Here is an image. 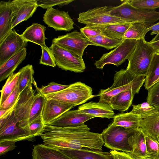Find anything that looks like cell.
<instances>
[{"mask_svg": "<svg viewBox=\"0 0 159 159\" xmlns=\"http://www.w3.org/2000/svg\"><path fill=\"white\" fill-rule=\"evenodd\" d=\"M87 125L61 127L45 125L40 136L43 144L58 149L86 148L102 151L104 142L101 134L91 132Z\"/></svg>", "mask_w": 159, "mask_h": 159, "instance_id": "1", "label": "cell"}, {"mask_svg": "<svg viewBox=\"0 0 159 159\" xmlns=\"http://www.w3.org/2000/svg\"><path fill=\"white\" fill-rule=\"evenodd\" d=\"M145 80V76L137 77L126 69H121L115 74L111 86L101 89L95 96L99 97V102L108 104L112 97L120 93L133 90L138 93Z\"/></svg>", "mask_w": 159, "mask_h": 159, "instance_id": "2", "label": "cell"}, {"mask_svg": "<svg viewBox=\"0 0 159 159\" xmlns=\"http://www.w3.org/2000/svg\"><path fill=\"white\" fill-rule=\"evenodd\" d=\"M14 107L0 118V142L33 141L34 138L30 134L29 125L20 122L15 116Z\"/></svg>", "mask_w": 159, "mask_h": 159, "instance_id": "3", "label": "cell"}, {"mask_svg": "<svg viewBox=\"0 0 159 159\" xmlns=\"http://www.w3.org/2000/svg\"><path fill=\"white\" fill-rule=\"evenodd\" d=\"M119 5L112 7L110 14L126 23L143 22L149 27L159 20V12L155 10L144 9L132 6L129 0L121 1Z\"/></svg>", "mask_w": 159, "mask_h": 159, "instance_id": "4", "label": "cell"}, {"mask_svg": "<svg viewBox=\"0 0 159 159\" xmlns=\"http://www.w3.org/2000/svg\"><path fill=\"white\" fill-rule=\"evenodd\" d=\"M155 53L154 48L144 38L137 40L134 49L128 60L126 70L136 76L145 77Z\"/></svg>", "mask_w": 159, "mask_h": 159, "instance_id": "5", "label": "cell"}, {"mask_svg": "<svg viewBox=\"0 0 159 159\" xmlns=\"http://www.w3.org/2000/svg\"><path fill=\"white\" fill-rule=\"evenodd\" d=\"M138 129L126 128L111 123L101 133L104 145L111 150L131 153L132 149L129 139Z\"/></svg>", "mask_w": 159, "mask_h": 159, "instance_id": "6", "label": "cell"}, {"mask_svg": "<svg viewBox=\"0 0 159 159\" xmlns=\"http://www.w3.org/2000/svg\"><path fill=\"white\" fill-rule=\"evenodd\" d=\"M92 93L91 87L80 82H77L60 91L44 96L47 98L54 99L62 102L73 104L75 106L84 103L95 97Z\"/></svg>", "mask_w": 159, "mask_h": 159, "instance_id": "7", "label": "cell"}, {"mask_svg": "<svg viewBox=\"0 0 159 159\" xmlns=\"http://www.w3.org/2000/svg\"><path fill=\"white\" fill-rule=\"evenodd\" d=\"M49 48L58 67L75 73L82 72L85 70L86 66L82 57L55 43H52Z\"/></svg>", "mask_w": 159, "mask_h": 159, "instance_id": "8", "label": "cell"}, {"mask_svg": "<svg viewBox=\"0 0 159 159\" xmlns=\"http://www.w3.org/2000/svg\"><path fill=\"white\" fill-rule=\"evenodd\" d=\"M137 42L135 39H124L114 49L102 55L94 64L96 67L102 69L107 64L118 66L128 60L134 51Z\"/></svg>", "mask_w": 159, "mask_h": 159, "instance_id": "9", "label": "cell"}, {"mask_svg": "<svg viewBox=\"0 0 159 159\" xmlns=\"http://www.w3.org/2000/svg\"><path fill=\"white\" fill-rule=\"evenodd\" d=\"M111 6L98 7L80 12L78 21L86 25L98 26L113 23H126L110 14Z\"/></svg>", "mask_w": 159, "mask_h": 159, "instance_id": "10", "label": "cell"}, {"mask_svg": "<svg viewBox=\"0 0 159 159\" xmlns=\"http://www.w3.org/2000/svg\"><path fill=\"white\" fill-rule=\"evenodd\" d=\"M52 42L81 57H82L84 50L88 45H93L80 32L76 30L55 38Z\"/></svg>", "mask_w": 159, "mask_h": 159, "instance_id": "11", "label": "cell"}, {"mask_svg": "<svg viewBox=\"0 0 159 159\" xmlns=\"http://www.w3.org/2000/svg\"><path fill=\"white\" fill-rule=\"evenodd\" d=\"M28 42L12 29L0 43V66L20 50L26 48Z\"/></svg>", "mask_w": 159, "mask_h": 159, "instance_id": "12", "label": "cell"}, {"mask_svg": "<svg viewBox=\"0 0 159 159\" xmlns=\"http://www.w3.org/2000/svg\"><path fill=\"white\" fill-rule=\"evenodd\" d=\"M43 21L56 31H70L74 28V22L68 11L52 7L47 9L43 16Z\"/></svg>", "mask_w": 159, "mask_h": 159, "instance_id": "13", "label": "cell"}, {"mask_svg": "<svg viewBox=\"0 0 159 159\" xmlns=\"http://www.w3.org/2000/svg\"><path fill=\"white\" fill-rule=\"evenodd\" d=\"M35 92L32 84L27 86L20 94L14 107L15 116L19 121L26 125H29V114Z\"/></svg>", "mask_w": 159, "mask_h": 159, "instance_id": "14", "label": "cell"}, {"mask_svg": "<svg viewBox=\"0 0 159 159\" xmlns=\"http://www.w3.org/2000/svg\"><path fill=\"white\" fill-rule=\"evenodd\" d=\"M12 8L11 29L32 17L39 7L36 0L11 1Z\"/></svg>", "mask_w": 159, "mask_h": 159, "instance_id": "15", "label": "cell"}, {"mask_svg": "<svg viewBox=\"0 0 159 159\" xmlns=\"http://www.w3.org/2000/svg\"><path fill=\"white\" fill-rule=\"evenodd\" d=\"M75 106L73 104L62 102L52 98H47L41 116L44 124L45 125L49 124Z\"/></svg>", "mask_w": 159, "mask_h": 159, "instance_id": "16", "label": "cell"}, {"mask_svg": "<svg viewBox=\"0 0 159 159\" xmlns=\"http://www.w3.org/2000/svg\"><path fill=\"white\" fill-rule=\"evenodd\" d=\"M94 116L84 114L78 110H69L53 122L46 125L61 127H73L80 126Z\"/></svg>", "mask_w": 159, "mask_h": 159, "instance_id": "17", "label": "cell"}, {"mask_svg": "<svg viewBox=\"0 0 159 159\" xmlns=\"http://www.w3.org/2000/svg\"><path fill=\"white\" fill-rule=\"evenodd\" d=\"M82 113L91 115L94 117L113 118L114 112L110 105L100 102H93L84 103L78 107Z\"/></svg>", "mask_w": 159, "mask_h": 159, "instance_id": "18", "label": "cell"}, {"mask_svg": "<svg viewBox=\"0 0 159 159\" xmlns=\"http://www.w3.org/2000/svg\"><path fill=\"white\" fill-rule=\"evenodd\" d=\"M58 149L73 159H113L109 152L92 150L86 148L80 149Z\"/></svg>", "mask_w": 159, "mask_h": 159, "instance_id": "19", "label": "cell"}, {"mask_svg": "<svg viewBox=\"0 0 159 159\" xmlns=\"http://www.w3.org/2000/svg\"><path fill=\"white\" fill-rule=\"evenodd\" d=\"M145 135L139 128L129 139L132 149L129 154L134 159H145L148 157L147 151Z\"/></svg>", "mask_w": 159, "mask_h": 159, "instance_id": "20", "label": "cell"}, {"mask_svg": "<svg viewBox=\"0 0 159 159\" xmlns=\"http://www.w3.org/2000/svg\"><path fill=\"white\" fill-rule=\"evenodd\" d=\"M11 1L0 2V43L12 30Z\"/></svg>", "mask_w": 159, "mask_h": 159, "instance_id": "21", "label": "cell"}, {"mask_svg": "<svg viewBox=\"0 0 159 159\" xmlns=\"http://www.w3.org/2000/svg\"><path fill=\"white\" fill-rule=\"evenodd\" d=\"M32 159H73L58 149L39 144L34 146Z\"/></svg>", "mask_w": 159, "mask_h": 159, "instance_id": "22", "label": "cell"}, {"mask_svg": "<svg viewBox=\"0 0 159 159\" xmlns=\"http://www.w3.org/2000/svg\"><path fill=\"white\" fill-rule=\"evenodd\" d=\"M26 48H24L16 53L0 66V81H2L14 73L18 66L25 58Z\"/></svg>", "mask_w": 159, "mask_h": 159, "instance_id": "23", "label": "cell"}, {"mask_svg": "<svg viewBox=\"0 0 159 159\" xmlns=\"http://www.w3.org/2000/svg\"><path fill=\"white\" fill-rule=\"evenodd\" d=\"M46 27L44 25L37 23H33L26 28L21 34L26 41L30 42L41 46V47H47L45 40V32Z\"/></svg>", "mask_w": 159, "mask_h": 159, "instance_id": "24", "label": "cell"}, {"mask_svg": "<svg viewBox=\"0 0 159 159\" xmlns=\"http://www.w3.org/2000/svg\"><path fill=\"white\" fill-rule=\"evenodd\" d=\"M131 23H119L93 26L98 29L105 36L110 38L123 40V36Z\"/></svg>", "mask_w": 159, "mask_h": 159, "instance_id": "25", "label": "cell"}, {"mask_svg": "<svg viewBox=\"0 0 159 159\" xmlns=\"http://www.w3.org/2000/svg\"><path fill=\"white\" fill-rule=\"evenodd\" d=\"M136 93L133 90L124 91L112 97L108 104L113 110L123 112L127 110L132 105Z\"/></svg>", "mask_w": 159, "mask_h": 159, "instance_id": "26", "label": "cell"}, {"mask_svg": "<svg viewBox=\"0 0 159 159\" xmlns=\"http://www.w3.org/2000/svg\"><path fill=\"white\" fill-rule=\"evenodd\" d=\"M139 128L145 136H149L157 140L159 136V111L142 119Z\"/></svg>", "mask_w": 159, "mask_h": 159, "instance_id": "27", "label": "cell"}, {"mask_svg": "<svg viewBox=\"0 0 159 159\" xmlns=\"http://www.w3.org/2000/svg\"><path fill=\"white\" fill-rule=\"evenodd\" d=\"M142 119L140 116L130 112L114 116L112 123L114 125L126 128H139Z\"/></svg>", "mask_w": 159, "mask_h": 159, "instance_id": "28", "label": "cell"}, {"mask_svg": "<svg viewBox=\"0 0 159 159\" xmlns=\"http://www.w3.org/2000/svg\"><path fill=\"white\" fill-rule=\"evenodd\" d=\"M159 79V52L155 53L152 57L147 75L144 87L148 90Z\"/></svg>", "mask_w": 159, "mask_h": 159, "instance_id": "29", "label": "cell"}, {"mask_svg": "<svg viewBox=\"0 0 159 159\" xmlns=\"http://www.w3.org/2000/svg\"><path fill=\"white\" fill-rule=\"evenodd\" d=\"M18 80L17 88L20 93L28 86L34 84L35 81L33 77L34 70L32 65L28 64L20 69Z\"/></svg>", "mask_w": 159, "mask_h": 159, "instance_id": "30", "label": "cell"}, {"mask_svg": "<svg viewBox=\"0 0 159 159\" xmlns=\"http://www.w3.org/2000/svg\"><path fill=\"white\" fill-rule=\"evenodd\" d=\"M148 27L146 24L143 22L137 21L132 23L125 33L123 39L137 40L144 38L148 32L147 29Z\"/></svg>", "mask_w": 159, "mask_h": 159, "instance_id": "31", "label": "cell"}, {"mask_svg": "<svg viewBox=\"0 0 159 159\" xmlns=\"http://www.w3.org/2000/svg\"><path fill=\"white\" fill-rule=\"evenodd\" d=\"M47 98L40 93L38 92L34 96L29 114L28 123L31 122L42 116L43 109Z\"/></svg>", "mask_w": 159, "mask_h": 159, "instance_id": "32", "label": "cell"}, {"mask_svg": "<svg viewBox=\"0 0 159 159\" xmlns=\"http://www.w3.org/2000/svg\"><path fill=\"white\" fill-rule=\"evenodd\" d=\"M87 39L93 43V45L103 47L108 50L116 48L124 39L110 38L103 34Z\"/></svg>", "mask_w": 159, "mask_h": 159, "instance_id": "33", "label": "cell"}, {"mask_svg": "<svg viewBox=\"0 0 159 159\" xmlns=\"http://www.w3.org/2000/svg\"><path fill=\"white\" fill-rule=\"evenodd\" d=\"M19 74L20 73L18 71L16 73H13L8 77L1 90L0 105L4 102L9 95L16 88Z\"/></svg>", "mask_w": 159, "mask_h": 159, "instance_id": "34", "label": "cell"}, {"mask_svg": "<svg viewBox=\"0 0 159 159\" xmlns=\"http://www.w3.org/2000/svg\"><path fill=\"white\" fill-rule=\"evenodd\" d=\"M131 113L140 116L143 119L157 112L158 111L153 106L147 102L137 105H132Z\"/></svg>", "mask_w": 159, "mask_h": 159, "instance_id": "35", "label": "cell"}, {"mask_svg": "<svg viewBox=\"0 0 159 159\" xmlns=\"http://www.w3.org/2000/svg\"><path fill=\"white\" fill-rule=\"evenodd\" d=\"M145 140L148 157L159 159V143L149 136H146Z\"/></svg>", "mask_w": 159, "mask_h": 159, "instance_id": "36", "label": "cell"}, {"mask_svg": "<svg viewBox=\"0 0 159 159\" xmlns=\"http://www.w3.org/2000/svg\"><path fill=\"white\" fill-rule=\"evenodd\" d=\"M38 92L45 95L55 93L62 90L68 87L69 85L59 84L54 82H52L46 86H43L41 89L37 87L36 84H34Z\"/></svg>", "mask_w": 159, "mask_h": 159, "instance_id": "37", "label": "cell"}, {"mask_svg": "<svg viewBox=\"0 0 159 159\" xmlns=\"http://www.w3.org/2000/svg\"><path fill=\"white\" fill-rule=\"evenodd\" d=\"M129 2L132 6L140 9L155 10L159 8V0H132Z\"/></svg>", "mask_w": 159, "mask_h": 159, "instance_id": "38", "label": "cell"}, {"mask_svg": "<svg viewBox=\"0 0 159 159\" xmlns=\"http://www.w3.org/2000/svg\"><path fill=\"white\" fill-rule=\"evenodd\" d=\"M45 126L41 116L30 123L29 126L32 136L34 138L37 136H40L44 132Z\"/></svg>", "mask_w": 159, "mask_h": 159, "instance_id": "39", "label": "cell"}, {"mask_svg": "<svg viewBox=\"0 0 159 159\" xmlns=\"http://www.w3.org/2000/svg\"><path fill=\"white\" fill-rule=\"evenodd\" d=\"M37 3L39 7L43 9L52 7L54 6L58 5L61 7L68 4L74 1L73 0H36Z\"/></svg>", "mask_w": 159, "mask_h": 159, "instance_id": "40", "label": "cell"}, {"mask_svg": "<svg viewBox=\"0 0 159 159\" xmlns=\"http://www.w3.org/2000/svg\"><path fill=\"white\" fill-rule=\"evenodd\" d=\"M41 48L42 52L39 64L52 67H55L56 65L49 48L48 47Z\"/></svg>", "mask_w": 159, "mask_h": 159, "instance_id": "41", "label": "cell"}, {"mask_svg": "<svg viewBox=\"0 0 159 159\" xmlns=\"http://www.w3.org/2000/svg\"><path fill=\"white\" fill-rule=\"evenodd\" d=\"M147 102L152 105L159 102V81L148 90Z\"/></svg>", "mask_w": 159, "mask_h": 159, "instance_id": "42", "label": "cell"}, {"mask_svg": "<svg viewBox=\"0 0 159 159\" xmlns=\"http://www.w3.org/2000/svg\"><path fill=\"white\" fill-rule=\"evenodd\" d=\"M20 94L16 87L4 102L0 105V109L8 110L12 107L16 102Z\"/></svg>", "mask_w": 159, "mask_h": 159, "instance_id": "43", "label": "cell"}, {"mask_svg": "<svg viewBox=\"0 0 159 159\" xmlns=\"http://www.w3.org/2000/svg\"><path fill=\"white\" fill-rule=\"evenodd\" d=\"M80 32L86 38H89L102 34L98 29L93 26L86 25L80 29Z\"/></svg>", "mask_w": 159, "mask_h": 159, "instance_id": "44", "label": "cell"}, {"mask_svg": "<svg viewBox=\"0 0 159 159\" xmlns=\"http://www.w3.org/2000/svg\"><path fill=\"white\" fill-rule=\"evenodd\" d=\"M16 147L15 142L13 141H6L0 142V156L14 150Z\"/></svg>", "mask_w": 159, "mask_h": 159, "instance_id": "45", "label": "cell"}, {"mask_svg": "<svg viewBox=\"0 0 159 159\" xmlns=\"http://www.w3.org/2000/svg\"><path fill=\"white\" fill-rule=\"evenodd\" d=\"M109 152L111 154L113 159H134L129 152L114 150H111Z\"/></svg>", "mask_w": 159, "mask_h": 159, "instance_id": "46", "label": "cell"}, {"mask_svg": "<svg viewBox=\"0 0 159 159\" xmlns=\"http://www.w3.org/2000/svg\"><path fill=\"white\" fill-rule=\"evenodd\" d=\"M150 30L152 31L151 33V35L157 34L159 33V22L154 24L148 27L147 29V32Z\"/></svg>", "mask_w": 159, "mask_h": 159, "instance_id": "47", "label": "cell"}, {"mask_svg": "<svg viewBox=\"0 0 159 159\" xmlns=\"http://www.w3.org/2000/svg\"><path fill=\"white\" fill-rule=\"evenodd\" d=\"M149 44L154 49L156 53L159 52V40L153 42H148Z\"/></svg>", "mask_w": 159, "mask_h": 159, "instance_id": "48", "label": "cell"}, {"mask_svg": "<svg viewBox=\"0 0 159 159\" xmlns=\"http://www.w3.org/2000/svg\"><path fill=\"white\" fill-rule=\"evenodd\" d=\"M13 106L12 107H11V108H10V109H8V110H5L0 109V118L2 117L5 114H6V113H7V112H8L9 111H10L12 108L13 107Z\"/></svg>", "mask_w": 159, "mask_h": 159, "instance_id": "49", "label": "cell"}, {"mask_svg": "<svg viewBox=\"0 0 159 159\" xmlns=\"http://www.w3.org/2000/svg\"><path fill=\"white\" fill-rule=\"evenodd\" d=\"M159 40V33L157 34L153 39L150 42H153Z\"/></svg>", "mask_w": 159, "mask_h": 159, "instance_id": "50", "label": "cell"}, {"mask_svg": "<svg viewBox=\"0 0 159 159\" xmlns=\"http://www.w3.org/2000/svg\"><path fill=\"white\" fill-rule=\"evenodd\" d=\"M152 106H154L159 111V102L153 105Z\"/></svg>", "mask_w": 159, "mask_h": 159, "instance_id": "51", "label": "cell"}, {"mask_svg": "<svg viewBox=\"0 0 159 159\" xmlns=\"http://www.w3.org/2000/svg\"><path fill=\"white\" fill-rule=\"evenodd\" d=\"M145 159H153V158H149V157H147Z\"/></svg>", "mask_w": 159, "mask_h": 159, "instance_id": "52", "label": "cell"}, {"mask_svg": "<svg viewBox=\"0 0 159 159\" xmlns=\"http://www.w3.org/2000/svg\"><path fill=\"white\" fill-rule=\"evenodd\" d=\"M157 141L159 143V136L157 137Z\"/></svg>", "mask_w": 159, "mask_h": 159, "instance_id": "53", "label": "cell"}]
</instances>
